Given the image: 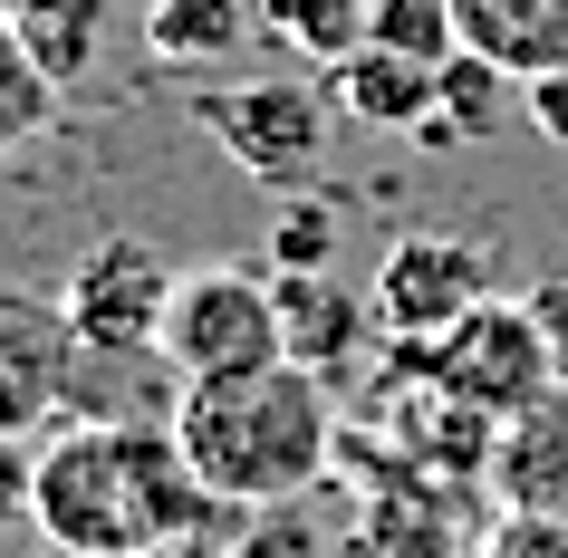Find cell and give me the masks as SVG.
Returning a JSON list of instances; mask_svg holds the SVG:
<instances>
[{
  "label": "cell",
  "mask_w": 568,
  "mask_h": 558,
  "mask_svg": "<svg viewBox=\"0 0 568 558\" xmlns=\"http://www.w3.org/2000/svg\"><path fill=\"white\" fill-rule=\"evenodd\" d=\"M212 510L174 424L78 414L30 443V529L68 558H183Z\"/></svg>",
  "instance_id": "1"
},
{
  "label": "cell",
  "mask_w": 568,
  "mask_h": 558,
  "mask_svg": "<svg viewBox=\"0 0 568 558\" xmlns=\"http://www.w3.org/2000/svg\"><path fill=\"white\" fill-rule=\"evenodd\" d=\"M174 443L222 510H280L337 471V395L308 366H261L222 385H174Z\"/></svg>",
  "instance_id": "2"
},
{
  "label": "cell",
  "mask_w": 568,
  "mask_h": 558,
  "mask_svg": "<svg viewBox=\"0 0 568 558\" xmlns=\"http://www.w3.org/2000/svg\"><path fill=\"white\" fill-rule=\"evenodd\" d=\"M290 356V327H280V280L232 261H203L174 280V308H164V337H154V366L174 385H222V376H261Z\"/></svg>",
  "instance_id": "3"
},
{
  "label": "cell",
  "mask_w": 568,
  "mask_h": 558,
  "mask_svg": "<svg viewBox=\"0 0 568 558\" xmlns=\"http://www.w3.org/2000/svg\"><path fill=\"white\" fill-rule=\"evenodd\" d=\"M183 116L203 125L261 193H308L318 164H328V116L337 106L308 78H203V88L183 97Z\"/></svg>",
  "instance_id": "4"
},
{
  "label": "cell",
  "mask_w": 568,
  "mask_h": 558,
  "mask_svg": "<svg viewBox=\"0 0 568 558\" xmlns=\"http://www.w3.org/2000/svg\"><path fill=\"white\" fill-rule=\"evenodd\" d=\"M415 376L444 385V395H463V405H481L491 424H520V414H539L549 395H559V356H549V327H539L530 298H481L473 318H453L444 337H424Z\"/></svg>",
  "instance_id": "5"
},
{
  "label": "cell",
  "mask_w": 568,
  "mask_h": 558,
  "mask_svg": "<svg viewBox=\"0 0 568 558\" xmlns=\"http://www.w3.org/2000/svg\"><path fill=\"white\" fill-rule=\"evenodd\" d=\"M174 280H183V270L164 261L154 241L116 232V241H97L88 261H68L59 327L78 337V356H154L164 308H174Z\"/></svg>",
  "instance_id": "6"
},
{
  "label": "cell",
  "mask_w": 568,
  "mask_h": 558,
  "mask_svg": "<svg viewBox=\"0 0 568 558\" xmlns=\"http://www.w3.org/2000/svg\"><path fill=\"white\" fill-rule=\"evenodd\" d=\"M366 298H376V327H395L405 347H424V337H444L453 318H473L481 298H491V251L415 232V241H395L386 261H376Z\"/></svg>",
  "instance_id": "7"
},
{
  "label": "cell",
  "mask_w": 568,
  "mask_h": 558,
  "mask_svg": "<svg viewBox=\"0 0 568 558\" xmlns=\"http://www.w3.org/2000/svg\"><path fill=\"white\" fill-rule=\"evenodd\" d=\"M270 280H280L290 366H308V376H337V366L357 356V337L376 327V298H366L357 280H337V270H270Z\"/></svg>",
  "instance_id": "8"
},
{
  "label": "cell",
  "mask_w": 568,
  "mask_h": 558,
  "mask_svg": "<svg viewBox=\"0 0 568 558\" xmlns=\"http://www.w3.org/2000/svg\"><path fill=\"white\" fill-rule=\"evenodd\" d=\"M510 116H520V78L501 59H481V49H453V59H434V106H424L415 145L424 154L491 145V135H510Z\"/></svg>",
  "instance_id": "9"
},
{
  "label": "cell",
  "mask_w": 568,
  "mask_h": 558,
  "mask_svg": "<svg viewBox=\"0 0 568 558\" xmlns=\"http://www.w3.org/2000/svg\"><path fill=\"white\" fill-rule=\"evenodd\" d=\"M68 347H78L68 327L49 337V318H30V308L0 298V434L30 443L39 424L68 405Z\"/></svg>",
  "instance_id": "10"
},
{
  "label": "cell",
  "mask_w": 568,
  "mask_h": 558,
  "mask_svg": "<svg viewBox=\"0 0 568 558\" xmlns=\"http://www.w3.org/2000/svg\"><path fill=\"white\" fill-rule=\"evenodd\" d=\"M328 106L347 125H376V135H415L424 106H434V59H405V49H376L366 39L357 59L328 68Z\"/></svg>",
  "instance_id": "11"
},
{
  "label": "cell",
  "mask_w": 568,
  "mask_h": 558,
  "mask_svg": "<svg viewBox=\"0 0 568 558\" xmlns=\"http://www.w3.org/2000/svg\"><path fill=\"white\" fill-rule=\"evenodd\" d=\"M463 49L501 59L510 78H549L568 68V0H453Z\"/></svg>",
  "instance_id": "12"
},
{
  "label": "cell",
  "mask_w": 568,
  "mask_h": 558,
  "mask_svg": "<svg viewBox=\"0 0 568 558\" xmlns=\"http://www.w3.org/2000/svg\"><path fill=\"white\" fill-rule=\"evenodd\" d=\"M145 49L164 68H222L261 49V0H145Z\"/></svg>",
  "instance_id": "13"
},
{
  "label": "cell",
  "mask_w": 568,
  "mask_h": 558,
  "mask_svg": "<svg viewBox=\"0 0 568 558\" xmlns=\"http://www.w3.org/2000/svg\"><path fill=\"white\" fill-rule=\"evenodd\" d=\"M0 20L20 30V49H30L59 88H78V78L97 68V49H106L116 0H0Z\"/></svg>",
  "instance_id": "14"
},
{
  "label": "cell",
  "mask_w": 568,
  "mask_h": 558,
  "mask_svg": "<svg viewBox=\"0 0 568 558\" xmlns=\"http://www.w3.org/2000/svg\"><path fill=\"white\" fill-rule=\"evenodd\" d=\"M366 20H376V0H261V39H280V49L308 59V68L357 59Z\"/></svg>",
  "instance_id": "15"
},
{
  "label": "cell",
  "mask_w": 568,
  "mask_h": 558,
  "mask_svg": "<svg viewBox=\"0 0 568 558\" xmlns=\"http://www.w3.org/2000/svg\"><path fill=\"white\" fill-rule=\"evenodd\" d=\"M501 481L510 500H568V385L501 434Z\"/></svg>",
  "instance_id": "16"
},
{
  "label": "cell",
  "mask_w": 568,
  "mask_h": 558,
  "mask_svg": "<svg viewBox=\"0 0 568 558\" xmlns=\"http://www.w3.org/2000/svg\"><path fill=\"white\" fill-rule=\"evenodd\" d=\"M357 558H481L473 539L453 520H434V491H386L376 510H366V529H357Z\"/></svg>",
  "instance_id": "17"
},
{
  "label": "cell",
  "mask_w": 568,
  "mask_h": 558,
  "mask_svg": "<svg viewBox=\"0 0 568 558\" xmlns=\"http://www.w3.org/2000/svg\"><path fill=\"white\" fill-rule=\"evenodd\" d=\"M59 78H49V68L30 59V49H20V30H10V20H0V164H10V154L30 145V135H49V116H59Z\"/></svg>",
  "instance_id": "18"
},
{
  "label": "cell",
  "mask_w": 568,
  "mask_h": 558,
  "mask_svg": "<svg viewBox=\"0 0 568 558\" xmlns=\"http://www.w3.org/2000/svg\"><path fill=\"white\" fill-rule=\"evenodd\" d=\"M270 261L280 270H337V203L270 193Z\"/></svg>",
  "instance_id": "19"
},
{
  "label": "cell",
  "mask_w": 568,
  "mask_h": 558,
  "mask_svg": "<svg viewBox=\"0 0 568 558\" xmlns=\"http://www.w3.org/2000/svg\"><path fill=\"white\" fill-rule=\"evenodd\" d=\"M366 39H376V49H405V59H453V49H463L453 0H376Z\"/></svg>",
  "instance_id": "20"
},
{
  "label": "cell",
  "mask_w": 568,
  "mask_h": 558,
  "mask_svg": "<svg viewBox=\"0 0 568 558\" xmlns=\"http://www.w3.org/2000/svg\"><path fill=\"white\" fill-rule=\"evenodd\" d=\"M232 558H337V529L308 520V500H280V510H251Z\"/></svg>",
  "instance_id": "21"
},
{
  "label": "cell",
  "mask_w": 568,
  "mask_h": 558,
  "mask_svg": "<svg viewBox=\"0 0 568 558\" xmlns=\"http://www.w3.org/2000/svg\"><path fill=\"white\" fill-rule=\"evenodd\" d=\"M481 558H568V500H510V520L481 539Z\"/></svg>",
  "instance_id": "22"
},
{
  "label": "cell",
  "mask_w": 568,
  "mask_h": 558,
  "mask_svg": "<svg viewBox=\"0 0 568 558\" xmlns=\"http://www.w3.org/2000/svg\"><path fill=\"white\" fill-rule=\"evenodd\" d=\"M30 529V443L0 434V539H20Z\"/></svg>",
  "instance_id": "23"
},
{
  "label": "cell",
  "mask_w": 568,
  "mask_h": 558,
  "mask_svg": "<svg viewBox=\"0 0 568 558\" xmlns=\"http://www.w3.org/2000/svg\"><path fill=\"white\" fill-rule=\"evenodd\" d=\"M520 116H530L549 145H568V68H549V78H520Z\"/></svg>",
  "instance_id": "24"
},
{
  "label": "cell",
  "mask_w": 568,
  "mask_h": 558,
  "mask_svg": "<svg viewBox=\"0 0 568 558\" xmlns=\"http://www.w3.org/2000/svg\"><path fill=\"white\" fill-rule=\"evenodd\" d=\"M539 327H549V356H559V385H568V290H530Z\"/></svg>",
  "instance_id": "25"
},
{
  "label": "cell",
  "mask_w": 568,
  "mask_h": 558,
  "mask_svg": "<svg viewBox=\"0 0 568 558\" xmlns=\"http://www.w3.org/2000/svg\"><path fill=\"white\" fill-rule=\"evenodd\" d=\"M49 558H68V549H49Z\"/></svg>",
  "instance_id": "26"
}]
</instances>
